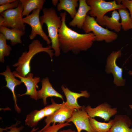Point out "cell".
Listing matches in <instances>:
<instances>
[{
    "label": "cell",
    "instance_id": "21",
    "mask_svg": "<svg viewBox=\"0 0 132 132\" xmlns=\"http://www.w3.org/2000/svg\"><path fill=\"white\" fill-rule=\"evenodd\" d=\"M23 7L22 16H28L35 9H42L45 0H20Z\"/></svg>",
    "mask_w": 132,
    "mask_h": 132
},
{
    "label": "cell",
    "instance_id": "6",
    "mask_svg": "<svg viewBox=\"0 0 132 132\" xmlns=\"http://www.w3.org/2000/svg\"><path fill=\"white\" fill-rule=\"evenodd\" d=\"M23 9L20 1L16 8L8 10L0 13V26L10 27L11 29L24 32L26 28L23 21Z\"/></svg>",
    "mask_w": 132,
    "mask_h": 132
},
{
    "label": "cell",
    "instance_id": "5",
    "mask_svg": "<svg viewBox=\"0 0 132 132\" xmlns=\"http://www.w3.org/2000/svg\"><path fill=\"white\" fill-rule=\"evenodd\" d=\"M86 1L91 7L88 14L92 17H96V21L101 26H104L103 18L106 13L125 7L115 0L107 2L104 0H86Z\"/></svg>",
    "mask_w": 132,
    "mask_h": 132
},
{
    "label": "cell",
    "instance_id": "32",
    "mask_svg": "<svg viewBox=\"0 0 132 132\" xmlns=\"http://www.w3.org/2000/svg\"><path fill=\"white\" fill-rule=\"evenodd\" d=\"M59 0H52V3L55 6H57L58 3H59Z\"/></svg>",
    "mask_w": 132,
    "mask_h": 132
},
{
    "label": "cell",
    "instance_id": "22",
    "mask_svg": "<svg viewBox=\"0 0 132 132\" xmlns=\"http://www.w3.org/2000/svg\"><path fill=\"white\" fill-rule=\"evenodd\" d=\"M44 117V108L39 110H35L27 115L25 120V124L30 127H35Z\"/></svg>",
    "mask_w": 132,
    "mask_h": 132
},
{
    "label": "cell",
    "instance_id": "29",
    "mask_svg": "<svg viewBox=\"0 0 132 132\" xmlns=\"http://www.w3.org/2000/svg\"><path fill=\"white\" fill-rule=\"evenodd\" d=\"M20 2V0H15L12 3L0 6V13L8 10L16 8L18 6Z\"/></svg>",
    "mask_w": 132,
    "mask_h": 132
},
{
    "label": "cell",
    "instance_id": "33",
    "mask_svg": "<svg viewBox=\"0 0 132 132\" xmlns=\"http://www.w3.org/2000/svg\"><path fill=\"white\" fill-rule=\"evenodd\" d=\"M129 74L131 75H132V71L129 70L128 72Z\"/></svg>",
    "mask_w": 132,
    "mask_h": 132
},
{
    "label": "cell",
    "instance_id": "23",
    "mask_svg": "<svg viewBox=\"0 0 132 132\" xmlns=\"http://www.w3.org/2000/svg\"><path fill=\"white\" fill-rule=\"evenodd\" d=\"M90 124L95 132H108L111 128L113 120H110L108 123L98 121L94 118L89 117Z\"/></svg>",
    "mask_w": 132,
    "mask_h": 132
},
{
    "label": "cell",
    "instance_id": "4",
    "mask_svg": "<svg viewBox=\"0 0 132 132\" xmlns=\"http://www.w3.org/2000/svg\"><path fill=\"white\" fill-rule=\"evenodd\" d=\"M82 29L85 33H92L96 37V41H104L107 43H111L118 38L116 33L102 27L99 25L94 18L87 15Z\"/></svg>",
    "mask_w": 132,
    "mask_h": 132
},
{
    "label": "cell",
    "instance_id": "28",
    "mask_svg": "<svg viewBox=\"0 0 132 132\" xmlns=\"http://www.w3.org/2000/svg\"><path fill=\"white\" fill-rule=\"evenodd\" d=\"M51 104L47 105L44 108L45 117L50 115L59 109L63 105V103L58 104L56 103L53 98L51 99Z\"/></svg>",
    "mask_w": 132,
    "mask_h": 132
},
{
    "label": "cell",
    "instance_id": "3",
    "mask_svg": "<svg viewBox=\"0 0 132 132\" xmlns=\"http://www.w3.org/2000/svg\"><path fill=\"white\" fill-rule=\"evenodd\" d=\"M43 15L40 17L42 26L45 23L47 27L48 34L52 43L51 47L55 51L54 55L58 56L60 55L61 50L58 36V31L62 24L61 17L58 16L55 8H44L42 9Z\"/></svg>",
    "mask_w": 132,
    "mask_h": 132
},
{
    "label": "cell",
    "instance_id": "18",
    "mask_svg": "<svg viewBox=\"0 0 132 132\" xmlns=\"http://www.w3.org/2000/svg\"><path fill=\"white\" fill-rule=\"evenodd\" d=\"M0 32L7 40L10 41V44L12 46L18 43H22L21 37L25 33V31L10 29L3 26H0Z\"/></svg>",
    "mask_w": 132,
    "mask_h": 132
},
{
    "label": "cell",
    "instance_id": "14",
    "mask_svg": "<svg viewBox=\"0 0 132 132\" xmlns=\"http://www.w3.org/2000/svg\"><path fill=\"white\" fill-rule=\"evenodd\" d=\"M41 82L42 87L41 89L38 91V99H42L44 106L46 105L47 99L49 97L59 98L64 101L63 96L53 88L48 77L43 78Z\"/></svg>",
    "mask_w": 132,
    "mask_h": 132
},
{
    "label": "cell",
    "instance_id": "1",
    "mask_svg": "<svg viewBox=\"0 0 132 132\" xmlns=\"http://www.w3.org/2000/svg\"><path fill=\"white\" fill-rule=\"evenodd\" d=\"M67 15L65 11L60 14L62 23L58 36L60 50L65 53L71 51L76 54L86 51L92 47L96 37L92 33L80 34L68 27L66 22Z\"/></svg>",
    "mask_w": 132,
    "mask_h": 132
},
{
    "label": "cell",
    "instance_id": "34",
    "mask_svg": "<svg viewBox=\"0 0 132 132\" xmlns=\"http://www.w3.org/2000/svg\"><path fill=\"white\" fill-rule=\"evenodd\" d=\"M129 107H130V108L131 109H132V104L130 105H129Z\"/></svg>",
    "mask_w": 132,
    "mask_h": 132
},
{
    "label": "cell",
    "instance_id": "9",
    "mask_svg": "<svg viewBox=\"0 0 132 132\" xmlns=\"http://www.w3.org/2000/svg\"><path fill=\"white\" fill-rule=\"evenodd\" d=\"M85 107L83 105L81 109L75 110L66 122H73L76 128L77 132H81L82 130L87 132H95L90 125L89 116L85 110Z\"/></svg>",
    "mask_w": 132,
    "mask_h": 132
},
{
    "label": "cell",
    "instance_id": "17",
    "mask_svg": "<svg viewBox=\"0 0 132 132\" xmlns=\"http://www.w3.org/2000/svg\"><path fill=\"white\" fill-rule=\"evenodd\" d=\"M61 88L66 98L65 103L74 109H81L82 107L78 104L77 100L78 98L81 97L88 98L90 96V94L86 90L81 91L80 93H78L70 91L63 85L61 86Z\"/></svg>",
    "mask_w": 132,
    "mask_h": 132
},
{
    "label": "cell",
    "instance_id": "8",
    "mask_svg": "<svg viewBox=\"0 0 132 132\" xmlns=\"http://www.w3.org/2000/svg\"><path fill=\"white\" fill-rule=\"evenodd\" d=\"M41 10L40 9L33 10L30 14L23 18V21L24 23L29 24L32 28L31 33L29 36L30 39L33 40L38 35L47 44H49L51 43V41L44 32L40 22L39 14Z\"/></svg>",
    "mask_w": 132,
    "mask_h": 132
},
{
    "label": "cell",
    "instance_id": "12",
    "mask_svg": "<svg viewBox=\"0 0 132 132\" xmlns=\"http://www.w3.org/2000/svg\"><path fill=\"white\" fill-rule=\"evenodd\" d=\"M74 109L67 105L64 101L61 107L52 115L47 116L44 120L46 127L52 122L63 123L67 121L71 117Z\"/></svg>",
    "mask_w": 132,
    "mask_h": 132
},
{
    "label": "cell",
    "instance_id": "25",
    "mask_svg": "<svg viewBox=\"0 0 132 132\" xmlns=\"http://www.w3.org/2000/svg\"><path fill=\"white\" fill-rule=\"evenodd\" d=\"M6 39L5 36L1 33H0V62L4 63V57L8 56L11 50V46L7 44Z\"/></svg>",
    "mask_w": 132,
    "mask_h": 132
},
{
    "label": "cell",
    "instance_id": "10",
    "mask_svg": "<svg viewBox=\"0 0 132 132\" xmlns=\"http://www.w3.org/2000/svg\"><path fill=\"white\" fill-rule=\"evenodd\" d=\"M85 110L90 117H99L106 121H109L110 118L118 112L117 108H112L111 105L107 102L102 103L94 108L88 105L85 107Z\"/></svg>",
    "mask_w": 132,
    "mask_h": 132
},
{
    "label": "cell",
    "instance_id": "16",
    "mask_svg": "<svg viewBox=\"0 0 132 132\" xmlns=\"http://www.w3.org/2000/svg\"><path fill=\"white\" fill-rule=\"evenodd\" d=\"M113 120L112 126L108 132H132V128H130L132 125V121L127 116L117 115Z\"/></svg>",
    "mask_w": 132,
    "mask_h": 132
},
{
    "label": "cell",
    "instance_id": "24",
    "mask_svg": "<svg viewBox=\"0 0 132 132\" xmlns=\"http://www.w3.org/2000/svg\"><path fill=\"white\" fill-rule=\"evenodd\" d=\"M120 17L122 29L125 31L132 29V20L129 11L126 7L118 9Z\"/></svg>",
    "mask_w": 132,
    "mask_h": 132
},
{
    "label": "cell",
    "instance_id": "11",
    "mask_svg": "<svg viewBox=\"0 0 132 132\" xmlns=\"http://www.w3.org/2000/svg\"><path fill=\"white\" fill-rule=\"evenodd\" d=\"M12 73L15 77L19 78L24 84L26 88V92L23 94L19 95V97L28 95L33 99L35 100L38 99V91L37 90L36 87H37V84L40 81V77H33V74L30 72L25 77L19 76L15 71L13 72Z\"/></svg>",
    "mask_w": 132,
    "mask_h": 132
},
{
    "label": "cell",
    "instance_id": "20",
    "mask_svg": "<svg viewBox=\"0 0 132 132\" xmlns=\"http://www.w3.org/2000/svg\"><path fill=\"white\" fill-rule=\"evenodd\" d=\"M57 5L58 11L65 10L73 18L77 13L76 8L78 7V0H60Z\"/></svg>",
    "mask_w": 132,
    "mask_h": 132
},
{
    "label": "cell",
    "instance_id": "30",
    "mask_svg": "<svg viewBox=\"0 0 132 132\" xmlns=\"http://www.w3.org/2000/svg\"><path fill=\"white\" fill-rule=\"evenodd\" d=\"M117 1L121 3L124 7L129 9L131 17L132 20V0H119Z\"/></svg>",
    "mask_w": 132,
    "mask_h": 132
},
{
    "label": "cell",
    "instance_id": "26",
    "mask_svg": "<svg viewBox=\"0 0 132 132\" xmlns=\"http://www.w3.org/2000/svg\"><path fill=\"white\" fill-rule=\"evenodd\" d=\"M71 124L67 122L63 123H58L57 124L53 123L52 125H50L46 127H44L40 131L35 132H57L61 128L65 126L71 125ZM61 132H77L72 131L71 129L61 131Z\"/></svg>",
    "mask_w": 132,
    "mask_h": 132
},
{
    "label": "cell",
    "instance_id": "7",
    "mask_svg": "<svg viewBox=\"0 0 132 132\" xmlns=\"http://www.w3.org/2000/svg\"><path fill=\"white\" fill-rule=\"evenodd\" d=\"M121 49L112 52L108 56L105 66L106 73L108 74H112L113 83L117 87L124 86L126 82V79L122 77V69L116 64L117 60L121 56Z\"/></svg>",
    "mask_w": 132,
    "mask_h": 132
},
{
    "label": "cell",
    "instance_id": "2",
    "mask_svg": "<svg viewBox=\"0 0 132 132\" xmlns=\"http://www.w3.org/2000/svg\"><path fill=\"white\" fill-rule=\"evenodd\" d=\"M28 47V51L23 52L19 57L17 62L12 66L16 67L15 71L16 73L23 77H25L30 73L31 61L35 55L41 52H46L49 54L52 61V57L54 55V51L51 49V46L43 47L42 44L38 39L33 40Z\"/></svg>",
    "mask_w": 132,
    "mask_h": 132
},
{
    "label": "cell",
    "instance_id": "15",
    "mask_svg": "<svg viewBox=\"0 0 132 132\" xmlns=\"http://www.w3.org/2000/svg\"><path fill=\"white\" fill-rule=\"evenodd\" d=\"M78 1V9L72 20L69 22V25L72 27L81 29L87 14L91 10V7L87 4L86 0H79Z\"/></svg>",
    "mask_w": 132,
    "mask_h": 132
},
{
    "label": "cell",
    "instance_id": "27",
    "mask_svg": "<svg viewBox=\"0 0 132 132\" xmlns=\"http://www.w3.org/2000/svg\"><path fill=\"white\" fill-rule=\"evenodd\" d=\"M20 123V121L17 120V121L15 124L9 127H6L4 129L0 128V132H20L24 127V126L22 125H21L19 127L17 126ZM38 129V128H36L35 127H34L29 132H35Z\"/></svg>",
    "mask_w": 132,
    "mask_h": 132
},
{
    "label": "cell",
    "instance_id": "19",
    "mask_svg": "<svg viewBox=\"0 0 132 132\" xmlns=\"http://www.w3.org/2000/svg\"><path fill=\"white\" fill-rule=\"evenodd\" d=\"M120 18L118 12L116 10H114L112 12L111 17L106 15L104 16V26L116 32H119L121 28V23L119 22Z\"/></svg>",
    "mask_w": 132,
    "mask_h": 132
},
{
    "label": "cell",
    "instance_id": "31",
    "mask_svg": "<svg viewBox=\"0 0 132 132\" xmlns=\"http://www.w3.org/2000/svg\"><path fill=\"white\" fill-rule=\"evenodd\" d=\"M15 0H0V6L8 4L14 2Z\"/></svg>",
    "mask_w": 132,
    "mask_h": 132
},
{
    "label": "cell",
    "instance_id": "13",
    "mask_svg": "<svg viewBox=\"0 0 132 132\" xmlns=\"http://www.w3.org/2000/svg\"><path fill=\"white\" fill-rule=\"evenodd\" d=\"M0 74L4 77L6 82V85L4 87L8 88L12 93L15 111L18 113H20L21 110L17 104V99L15 93V88L16 86L20 85L22 82L15 78L9 66H7L6 70L4 72L0 73Z\"/></svg>",
    "mask_w": 132,
    "mask_h": 132
}]
</instances>
